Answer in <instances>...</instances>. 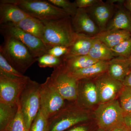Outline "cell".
I'll use <instances>...</instances> for the list:
<instances>
[{
	"label": "cell",
	"instance_id": "cell-1",
	"mask_svg": "<svg viewBox=\"0 0 131 131\" xmlns=\"http://www.w3.org/2000/svg\"><path fill=\"white\" fill-rule=\"evenodd\" d=\"M42 21L45 25L42 40L48 49L56 46H70L76 34L71 17Z\"/></svg>",
	"mask_w": 131,
	"mask_h": 131
},
{
	"label": "cell",
	"instance_id": "cell-2",
	"mask_svg": "<svg viewBox=\"0 0 131 131\" xmlns=\"http://www.w3.org/2000/svg\"><path fill=\"white\" fill-rule=\"evenodd\" d=\"M4 41L0 47V54L14 69L24 74L37 61L28 48L15 38L3 36Z\"/></svg>",
	"mask_w": 131,
	"mask_h": 131
},
{
	"label": "cell",
	"instance_id": "cell-3",
	"mask_svg": "<svg viewBox=\"0 0 131 131\" xmlns=\"http://www.w3.org/2000/svg\"><path fill=\"white\" fill-rule=\"evenodd\" d=\"M0 2L17 5L29 16L41 21L58 19L70 16L63 10L52 5L47 1L1 0Z\"/></svg>",
	"mask_w": 131,
	"mask_h": 131
},
{
	"label": "cell",
	"instance_id": "cell-4",
	"mask_svg": "<svg viewBox=\"0 0 131 131\" xmlns=\"http://www.w3.org/2000/svg\"><path fill=\"white\" fill-rule=\"evenodd\" d=\"M89 114L84 108L74 104L66 105L49 119V131H65L89 120Z\"/></svg>",
	"mask_w": 131,
	"mask_h": 131
},
{
	"label": "cell",
	"instance_id": "cell-5",
	"mask_svg": "<svg viewBox=\"0 0 131 131\" xmlns=\"http://www.w3.org/2000/svg\"><path fill=\"white\" fill-rule=\"evenodd\" d=\"M41 84L28 77L19 100L20 109L29 131L40 108Z\"/></svg>",
	"mask_w": 131,
	"mask_h": 131
},
{
	"label": "cell",
	"instance_id": "cell-6",
	"mask_svg": "<svg viewBox=\"0 0 131 131\" xmlns=\"http://www.w3.org/2000/svg\"><path fill=\"white\" fill-rule=\"evenodd\" d=\"M99 128L106 131L124 126V112L119 102L115 100L98 105L94 112Z\"/></svg>",
	"mask_w": 131,
	"mask_h": 131
},
{
	"label": "cell",
	"instance_id": "cell-7",
	"mask_svg": "<svg viewBox=\"0 0 131 131\" xmlns=\"http://www.w3.org/2000/svg\"><path fill=\"white\" fill-rule=\"evenodd\" d=\"M40 96V110L48 119L66 105L65 100L59 93L50 77L41 84Z\"/></svg>",
	"mask_w": 131,
	"mask_h": 131
},
{
	"label": "cell",
	"instance_id": "cell-8",
	"mask_svg": "<svg viewBox=\"0 0 131 131\" xmlns=\"http://www.w3.org/2000/svg\"><path fill=\"white\" fill-rule=\"evenodd\" d=\"M0 31L3 36L13 37L20 41L35 58L48 53L49 49L41 39L12 24L0 25Z\"/></svg>",
	"mask_w": 131,
	"mask_h": 131
},
{
	"label": "cell",
	"instance_id": "cell-9",
	"mask_svg": "<svg viewBox=\"0 0 131 131\" xmlns=\"http://www.w3.org/2000/svg\"><path fill=\"white\" fill-rule=\"evenodd\" d=\"M50 77L59 93L65 100L76 101L79 81L66 70L64 62L62 65L54 69Z\"/></svg>",
	"mask_w": 131,
	"mask_h": 131
},
{
	"label": "cell",
	"instance_id": "cell-10",
	"mask_svg": "<svg viewBox=\"0 0 131 131\" xmlns=\"http://www.w3.org/2000/svg\"><path fill=\"white\" fill-rule=\"evenodd\" d=\"M28 77L24 80H16L0 75V102L16 105Z\"/></svg>",
	"mask_w": 131,
	"mask_h": 131
},
{
	"label": "cell",
	"instance_id": "cell-11",
	"mask_svg": "<svg viewBox=\"0 0 131 131\" xmlns=\"http://www.w3.org/2000/svg\"><path fill=\"white\" fill-rule=\"evenodd\" d=\"M98 90L100 103L115 100L124 86L123 83L110 77L107 72L94 78Z\"/></svg>",
	"mask_w": 131,
	"mask_h": 131
},
{
	"label": "cell",
	"instance_id": "cell-12",
	"mask_svg": "<svg viewBox=\"0 0 131 131\" xmlns=\"http://www.w3.org/2000/svg\"><path fill=\"white\" fill-rule=\"evenodd\" d=\"M107 1L99 0L90 7L85 8L90 16L98 26L100 32L106 31L108 24L114 15L117 6Z\"/></svg>",
	"mask_w": 131,
	"mask_h": 131
},
{
	"label": "cell",
	"instance_id": "cell-13",
	"mask_svg": "<svg viewBox=\"0 0 131 131\" xmlns=\"http://www.w3.org/2000/svg\"><path fill=\"white\" fill-rule=\"evenodd\" d=\"M76 102L84 109L100 104L99 94L94 81L90 79L79 81L78 95Z\"/></svg>",
	"mask_w": 131,
	"mask_h": 131
},
{
	"label": "cell",
	"instance_id": "cell-14",
	"mask_svg": "<svg viewBox=\"0 0 131 131\" xmlns=\"http://www.w3.org/2000/svg\"><path fill=\"white\" fill-rule=\"evenodd\" d=\"M71 20L73 28L77 34L94 37L100 32L98 26L85 9L78 8Z\"/></svg>",
	"mask_w": 131,
	"mask_h": 131
},
{
	"label": "cell",
	"instance_id": "cell-15",
	"mask_svg": "<svg viewBox=\"0 0 131 131\" xmlns=\"http://www.w3.org/2000/svg\"><path fill=\"white\" fill-rule=\"evenodd\" d=\"M17 5L0 2V25L15 24L29 16Z\"/></svg>",
	"mask_w": 131,
	"mask_h": 131
},
{
	"label": "cell",
	"instance_id": "cell-16",
	"mask_svg": "<svg viewBox=\"0 0 131 131\" xmlns=\"http://www.w3.org/2000/svg\"><path fill=\"white\" fill-rule=\"evenodd\" d=\"M123 30L131 33V14L124 5L117 6L106 30Z\"/></svg>",
	"mask_w": 131,
	"mask_h": 131
},
{
	"label": "cell",
	"instance_id": "cell-17",
	"mask_svg": "<svg viewBox=\"0 0 131 131\" xmlns=\"http://www.w3.org/2000/svg\"><path fill=\"white\" fill-rule=\"evenodd\" d=\"M131 71L128 58L115 57L108 61L107 73L115 80L123 82Z\"/></svg>",
	"mask_w": 131,
	"mask_h": 131
},
{
	"label": "cell",
	"instance_id": "cell-18",
	"mask_svg": "<svg viewBox=\"0 0 131 131\" xmlns=\"http://www.w3.org/2000/svg\"><path fill=\"white\" fill-rule=\"evenodd\" d=\"M94 40V37L76 33L73 43L69 47L68 54L63 59L88 55Z\"/></svg>",
	"mask_w": 131,
	"mask_h": 131
},
{
	"label": "cell",
	"instance_id": "cell-19",
	"mask_svg": "<svg viewBox=\"0 0 131 131\" xmlns=\"http://www.w3.org/2000/svg\"><path fill=\"white\" fill-rule=\"evenodd\" d=\"M131 37V33L123 30H110L100 32L94 38L111 49Z\"/></svg>",
	"mask_w": 131,
	"mask_h": 131
},
{
	"label": "cell",
	"instance_id": "cell-20",
	"mask_svg": "<svg viewBox=\"0 0 131 131\" xmlns=\"http://www.w3.org/2000/svg\"><path fill=\"white\" fill-rule=\"evenodd\" d=\"M108 63V61H99L88 68L70 73L78 81L95 78L107 72Z\"/></svg>",
	"mask_w": 131,
	"mask_h": 131
},
{
	"label": "cell",
	"instance_id": "cell-21",
	"mask_svg": "<svg viewBox=\"0 0 131 131\" xmlns=\"http://www.w3.org/2000/svg\"><path fill=\"white\" fill-rule=\"evenodd\" d=\"M11 24L42 40L44 33L45 25L40 20L29 16L19 23Z\"/></svg>",
	"mask_w": 131,
	"mask_h": 131
},
{
	"label": "cell",
	"instance_id": "cell-22",
	"mask_svg": "<svg viewBox=\"0 0 131 131\" xmlns=\"http://www.w3.org/2000/svg\"><path fill=\"white\" fill-rule=\"evenodd\" d=\"M63 60L66 69L69 73L88 68L99 61L88 55L71 57Z\"/></svg>",
	"mask_w": 131,
	"mask_h": 131
},
{
	"label": "cell",
	"instance_id": "cell-23",
	"mask_svg": "<svg viewBox=\"0 0 131 131\" xmlns=\"http://www.w3.org/2000/svg\"><path fill=\"white\" fill-rule=\"evenodd\" d=\"M88 56L98 61H109L115 57L111 49L95 38Z\"/></svg>",
	"mask_w": 131,
	"mask_h": 131
},
{
	"label": "cell",
	"instance_id": "cell-24",
	"mask_svg": "<svg viewBox=\"0 0 131 131\" xmlns=\"http://www.w3.org/2000/svg\"><path fill=\"white\" fill-rule=\"evenodd\" d=\"M18 108V104L12 106L0 102L1 131H6L16 116Z\"/></svg>",
	"mask_w": 131,
	"mask_h": 131
},
{
	"label": "cell",
	"instance_id": "cell-25",
	"mask_svg": "<svg viewBox=\"0 0 131 131\" xmlns=\"http://www.w3.org/2000/svg\"><path fill=\"white\" fill-rule=\"evenodd\" d=\"M0 75L16 80H25L28 77L14 69L1 54H0Z\"/></svg>",
	"mask_w": 131,
	"mask_h": 131
},
{
	"label": "cell",
	"instance_id": "cell-26",
	"mask_svg": "<svg viewBox=\"0 0 131 131\" xmlns=\"http://www.w3.org/2000/svg\"><path fill=\"white\" fill-rule=\"evenodd\" d=\"M38 65L41 68H52L54 69L63 64V58H58L46 54L37 59Z\"/></svg>",
	"mask_w": 131,
	"mask_h": 131
},
{
	"label": "cell",
	"instance_id": "cell-27",
	"mask_svg": "<svg viewBox=\"0 0 131 131\" xmlns=\"http://www.w3.org/2000/svg\"><path fill=\"white\" fill-rule=\"evenodd\" d=\"M18 107L16 116L5 131H29L21 112L19 101Z\"/></svg>",
	"mask_w": 131,
	"mask_h": 131
},
{
	"label": "cell",
	"instance_id": "cell-28",
	"mask_svg": "<svg viewBox=\"0 0 131 131\" xmlns=\"http://www.w3.org/2000/svg\"><path fill=\"white\" fill-rule=\"evenodd\" d=\"M51 4L63 10L71 18L75 16L78 8L74 2H71L68 0H48Z\"/></svg>",
	"mask_w": 131,
	"mask_h": 131
},
{
	"label": "cell",
	"instance_id": "cell-29",
	"mask_svg": "<svg viewBox=\"0 0 131 131\" xmlns=\"http://www.w3.org/2000/svg\"><path fill=\"white\" fill-rule=\"evenodd\" d=\"M119 103L124 114L131 113V88L124 86L119 95Z\"/></svg>",
	"mask_w": 131,
	"mask_h": 131
},
{
	"label": "cell",
	"instance_id": "cell-30",
	"mask_svg": "<svg viewBox=\"0 0 131 131\" xmlns=\"http://www.w3.org/2000/svg\"><path fill=\"white\" fill-rule=\"evenodd\" d=\"M111 49L115 57L129 58L131 56V37Z\"/></svg>",
	"mask_w": 131,
	"mask_h": 131
},
{
	"label": "cell",
	"instance_id": "cell-31",
	"mask_svg": "<svg viewBox=\"0 0 131 131\" xmlns=\"http://www.w3.org/2000/svg\"><path fill=\"white\" fill-rule=\"evenodd\" d=\"M29 131H49V119L40 109L33 121Z\"/></svg>",
	"mask_w": 131,
	"mask_h": 131
},
{
	"label": "cell",
	"instance_id": "cell-32",
	"mask_svg": "<svg viewBox=\"0 0 131 131\" xmlns=\"http://www.w3.org/2000/svg\"><path fill=\"white\" fill-rule=\"evenodd\" d=\"M69 51V47L56 46L49 49L48 54L56 57L63 58L68 54Z\"/></svg>",
	"mask_w": 131,
	"mask_h": 131
},
{
	"label": "cell",
	"instance_id": "cell-33",
	"mask_svg": "<svg viewBox=\"0 0 131 131\" xmlns=\"http://www.w3.org/2000/svg\"><path fill=\"white\" fill-rule=\"evenodd\" d=\"M99 0H76L74 2L78 8H85L90 7L98 2Z\"/></svg>",
	"mask_w": 131,
	"mask_h": 131
},
{
	"label": "cell",
	"instance_id": "cell-34",
	"mask_svg": "<svg viewBox=\"0 0 131 131\" xmlns=\"http://www.w3.org/2000/svg\"><path fill=\"white\" fill-rule=\"evenodd\" d=\"M89 127L85 125H78L71 127L67 131H89Z\"/></svg>",
	"mask_w": 131,
	"mask_h": 131
},
{
	"label": "cell",
	"instance_id": "cell-35",
	"mask_svg": "<svg viewBox=\"0 0 131 131\" xmlns=\"http://www.w3.org/2000/svg\"><path fill=\"white\" fill-rule=\"evenodd\" d=\"M124 124L126 128L131 130V113L124 115Z\"/></svg>",
	"mask_w": 131,
	"mask_h": 131
},
{
	"label": "cell",
	"instance_id": "cell-36",
	"mask_svg": "<svg viewBox=\"0 0 131 131\" xmlns=\"http://www.w3.org/2000/svg\"><path fill=\"white\" fill-rule=\"evenodd\" d=\"M122 83L124 86L131 88V71L125 78Z\"/></svg>",
	"mask_w": 131,
	"mask_h": 131
},
{
	"label": "cell",
	"instance_id": "cell-37",
	"mask_svg": "<svg viewBox=\"0 0 131 131\" xmlns=\"http://www.w3.org/2000/svg\"><path fill=\"white\" fill-rule=\"evenodd\" d=\"M124 6L131 14V0L125 1Z\"/></svg>",
	"mask_w": 131,
	"mask_h": 131
},
{
	"label": "cell",
	"instance_id": "cell-38",
	"mask_svg": "<svg viewBox=\"0 0 131 131\" xmlns=\"http://www.w3.org/2000/svg\"><path fill=\"white\" fill-rule=\"evenodd\" d=\"M125 125L123 126L118 127L110 130L108 131H124Z\"/></svg>",
	"mask_w": 131,
	"mask_h": 131
},
{
	"label": "cell",
	"instance_id": "cell-39",
	"mask_svg": "<svg viewBox=\"0 0 131 131\" xmlns=\"http://www.w3.org/2000/svg\"><path fill=\"white\" fill-rule=\"evenodd\" d=\"M124 131H131V130H129V129H127V128H126V127L125 126V127H124Z\"/></svg>",
	"mask_w": 131,
	"mask_h": 131
},
{
	"label": "cell",
	"instance_id": "cell-40",
	"mask_svg": "<svg viewBox=\"0 0 131 131\" xmlns=\"http://www.w3.org/2000/svg\"><path fill=\"white\" fill-rule=\"evenodd\" d=\"M128 59H129V62H130V66L131 70V56Z\"/></svg>",
	"mask_w": 131,
	"mask_h": 131
},
{
	"label": "cell",
	"instance_id": "cell-41",
	"mask_svg": "<svg viewBox=\"0 0 131 131\" xmlns=\"http://www.w3.org/2000/svg\"><path fill=\"white\" fill-rule=\"evenodd\" d=\"M97 131H106L104 130H102V129H100V128H98V130H97Z\"/></svg>",
	"mask_w": 131,
	"mask_h": 131
}]
</instances>
